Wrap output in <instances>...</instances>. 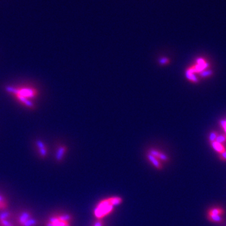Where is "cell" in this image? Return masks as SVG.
I'll use <instances>...</instances> for the list:
<instances>
[{
    "instance_id": "obj_1",
    "label": "cell",
    "mask_w": 226,
    "mask_h": 226,
    "mask_svg": "<svg viewBox=\"0 0 226 226\" xmlns=\"http://www.w3.org/2000/svg\"><path fill=\"white\" fill-rule=\"evenodd\" d=\"M123 202V199L119 196H112L100 200L94 209V217L98 220H101L111 214Z\"/></svg>"
},
{
    "instance_id": "obj_2",
    "label": "cell",
    "mask_w": 226,
    "mask_h": 226,
    "mask_svg": "<svg viewBox=\"0 0 226 226\" xmlns=\"http://www.w3.org/2000/svg\"><path fill=\"white\" fill-rule=\"evenodd\" d=\"M146 155L150 164L159 170L163 168V163L170 161L169 157L157 148H150L146 152Z\"/></svg>"
},
{
    "instance_id": "obj_3",
    "label": "cell",
    "mask_w": 226,
    "mask_h": 226,
    "mask_svg": "<svg viewBox=\"0 0 226 226\" xmlns=\"http://www.w3.org/2000/svg\"><path fill=\"white\" fill-rule=\"evenodd\" d=\"M68 152V148L65 144H60L57 149L55 154V160L56 161L61 162L64 158L66 153Z\"/></svg>"
},
{
    "instance_id": "obj_4",
    "label": "cell",
    "mask_w": 226,
    "mask_h": 226,
    "mask_svg": "<svg viewBox=\"0 0 226 226\" xmlns=\"http://www.w3.org/2000/svg\"><path fill=\"white\" fill-rule=\"evenodd\" d=\"M36 146L38 148V150H39V155L40 156V157L42 158H45L47 156L48 153V150L45 143L41 140H36Z\"/></svg>"
},
{
    "instance_id": "obj_5",
    "label": "cell",
    "mask_w": 226,
    "mask_h": 226,
    "mask_svg": "<svg viewBox=\"0 0 226 226\" xmlns=\"http://www.w3.org/2000/svg\"><path fill=\"white\" fill-rule=\"evenodd\" d=\"M31 218H32V214L30 211H23L18 215L17 217L18 224L21 226L23 224H24L26 221L30 219Z\"/></svg>"
},
{
    "instance_id": "obj_6",
    "label": "cell",
    "mask_w": 226,
    "mask_h": 226,
    "mask_svg": "<svg viewBox=\"0 0 226 226\" xmlns=\"http://www.w3.org/2000/svg\"><path fill=\"white\" fill-rule=\"evenodd\" d=\"M185 77L187 80L193 83H197L199 82V78L196 76L195 73L192 72L188 69H186L185 70Z\"/></svg>"
},
{
    "instance_id": "obj_7",
    "label": "cell",
    "mask_w": 226,
    "mask_h": 226,
    "mask_svg": "<svg viewBox=\"0 0 226 226\" xmlns=\"http://www.w3.org/2000/svg\"><path fill=\"white\" fill-rule=\"evenodd\" d=\"M225 211L222 208L219 207H214L211 208L208 211L207 215H214V216H222L224 214Z\"/></svg>"
},
{
    "instance_id": "obj_8",
    "label": "cell",
    "mask_w": 226,
    "mask_h": 226,
    "mask_svg": "<svg viewBox=\"0 0 226 226\" xmlns=\"http://www.w3.org/2000/svg\"><path fill=\"white\" fill-rule=\"evenodd\" d=\"M211 146L213 148V149L216 151V152H217V153H219V154L225 152V151L226 150L225 147L224 146V145L222 144H220V143H219L216 141L215 142H213L211 143Z\"/></svg>"
},
{
    "instance_id": "obj_9",
    "label": "cell",
    "mask_w": 226,
    "mask_h": 226,
    "mask_svg": "<svg viewBox=\"0 0 226 226\" xmlns=\"http://www.w3.org/2000/svg\"><path fill=\"white\" fill-rule=\"evenodd\" d=\"M207 219L210 222L214 223H222L224 219L222 216H214V215H207Z\"/></svg>"
},
{
    "instance_id": "obj_10",
    "label": "cell",
    "mask_w": 226,
    "mask_h": 226,
    "mask_svg": "<svg viewBox=\"0 0 226 226\" xmlns=\"http://www.w3.org/2000/svg\"><path fill=\"white\" fill-rule=\"evenodd\" d=\"M13 216V213L9 211H0V221L3 220H8Z\"/></svg>"
},
{
    "instance_id": "obj_11",
    "label": "cell",
    "mask_w": 226,
    "mask_h": 226,
    "mask_svg": "<svg viewBox=\"0 0 226 226\" xmlns=\"http://www.w3.org/2000/svg\"><path fill=\"white\" fill-rule=\"evenodd\" d=\"M158 62L160 66H166L170 64L171 61L167 56H161L158 59Z\"/></svg>"
},
{
    "instance_id": "obj_12",
    "label": "cell",
    "mask_w": 226,
    "mask_h": 226,
    "mask_svg": "<svg viewBox=\"0 0 226 226\" xmlns=\"http://www.w3.org/2000/svg\"><path fill=\"white\" fill-rule=\"evenodd\" d=\"M200 77L203 79H205L207 77H209L214 74V72L212 70H204L202 72H200L199 73Z\"/></svg>"
},
{
    "instance_id": "obj_13",
    "label": "cell",
    "mask_w": 226,
    "mask_h": 226,
    "mask_svg": "<svg viewBox=\"0 0 226 226\" xmlns=\"http://www.w3.org/2000/svg\"><path fill=\"white\" fill-rule=\"evenodd\" d=\"M39 224L40 222L39 220L31 218L30 219L26 221L24 224H23L21 226H37L39 225Z\"/></svg>"
},
{
    "instance_id": "obj_14",
    "label": "cell",
    "mask_w": 226,
    "mask_h": 226,
    "mask_svg": "<svg viewBox=\"0 0 226 226\" xmlns=\"http://www.w3.org/2000/svg\"><path fill=\"white\" fill-rule=\"evenodd\" d=\"M196 64L200 65L204 70H205L207 67H209V64L207 63L205 59H202V58H198L196 60Z\"/></svg>"
},
{
    "instance_id": "obj_15",
    "label": "cell",
    "mask_w": 226,
    "mask_h": 226,
    "mask_svg": "<svg viewBox=\"0 0 226 226\" xmlns=\"http://www.w3.org/2000/svg\"><path fill=\"white\" fill-rule=\"evenodd\" d=\"M218 136V133L216 131H212L211 133L209 134V141L211 143V144L213 142H215L216 140V138Z\"/></svg>"
},
{
    "instance_id": "obj_16",
    "label": "cell",
    "mask_w": 226,
    "mask_h": 226,
    "mask_svg": "<svg viewBox=\"0 0 226 226\" xmlns=\"http://www.w3.org/2000/svg\"><path fill=\"white\" fill-rule=\"evenodd\" d=\"M216 141L223 144L226 142V135H218Z\"/></svg>"
},
{
    "instance_id": "obj_17",
    "label": "cell",
    "mask_w": 226,
    "mask_h": 226,
    "mask_svg": "<svg viewBox=\"0 0 226 226\" xmlns=\"http://www.w3.org/2000/svg\"><path fill=\"white\" fill-rule=\"evenodd\" d=\"M0 226H15L13 222L9 220H3L0 221Z\"/></svg>"
},
{
    "instance_id": "obj_18",
    "label": "cell",
    "mask_w": 226,
    "mask_h": 226,
    "mask_svg": "<svg viewBox=\"0 0 226 226\" xmlns=\"http://www.w3.org/2000/svg\"><path fill=\"white\" fill-rule=\"evenodd\" d=\"M8 207V202H0V211H5Z\"/></svg>"
},
{
    "instance_id": "obj_19",
    "label": "cell",
    "mask_w": 226,
    "mask_h": 226,
    "mask_svg": "<svg viewBox=\"0 0 226 226\" xmlns=\"http://www.w3.org/2000/svg\"><path fill=\"white\" fill-rule=\"evenodd\" d=\"M220 126L224 129L226 135V119H221L219 121Z\"/></svg>"
},
{
    "instance_id": "obj_20",
    "label": "cell",
    "mask_w": 226,
    "mask_h": 226,
    "mask_svg": "<svg viewBox=\"0 0 226 226\" xmlns=\"http://www.w3.org/2000/svg\"><path fill=\"white\" fill-rule=\"evenodd\" d=\"M219 158L222 161H226V150L225 152L219 154Z\"/></svg>"
},
{
    "instance_id": "obj_21",
    "label": "cell",
    "mask_w": 226,
    "mask_h": 226,
    "mask_svg": "<svg viewBox=\"0 0 226 226\" xmlns=\"http://www.w3.org/2000/svg\"><path fill=\"white\" fill-rule=\"evenodd\" d=\"M0 202H8V200L6 199V197L5 196H3V195H2L1 194H0Z\"/></svg>"
},
{
    "instance_id": "obj_22",
    "label": "cell",
    "mask_w": 226,
    "mask_h": 226,
    "mask_svg": "<svg viewBox=\"0 0 226 226\" xmlns=\"http://www.w3.org/2000/svg\"><path fill=\"white\" fill-rule=\"evenodd\" d=\"M93 226H103V222L101 220H98L96 221V222L94 224V225Z\"/></svg>"
},
{
    "instance_id": "obj_23",
    "label": "cell",
    "mask_w": 226,
    "mask_h": 226,
    "mask_svg": "<svg viewBox=\"0 0 226 226\" xmlns=\"http://www.w3.org/2000/svg\"><path fill=\"white\" fill-rule=\"evenodd\" d=\"M67 226H72V225H67Z\"/></svg>"
}]
</instances>
